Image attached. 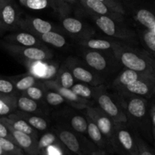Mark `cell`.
I'll return each instance as SVG.
<instances>
[{
    "mask_svg": "<svg viewBox=\"0 0 155 155\" xmlns=\"http://www.w3.org/2000/svg\"><path fill=\"white\" fill-rule=\"evenodd\" d=\"M116 94L127 117V124L145 140L152 142V126L149 116L150 100L136 95Z\"/></svg>",
    "mask_w": 155,
    "mask_h": 155,
    "instance_id": "cell-1",
    "label": "cell"
},
{
    "mask_svg": "<svg viewBox=\"0 0 155 155\" xmlns=\"http://www.w3.org/2000/svg\"><path fill=\"white\" fill-rule=\"evenodd\" d=\"M113 53L124 68L155 77V59L145 48L122 42L113 50Z\"/></svg>",
    "mask_w": 155,
    "mask_h": 155,
    "instance_id": "cell-2",
    "label": "cell"
},
{
    "mask_svg": "<svg viewBox=\"0 0 155 155\" xmlns=\"http://www.w3.org/2000/svg\"><path fill=\"white\" fill-rule=\"evenodd\" d=\"M94 23L106 36L116 40L136 45L139 39L136 31L126 24L125 21H119L105 15L89 14Z\"/></svg>",
    "mask_w": 155,
    "mask_h": 155,
    "instance_id": "cell-3",
    "label": "cell"
},
{
    "mask_svg": "<svg viewBox=\"0 0 155 155\" xmlns=\"http://www.w3.org/2000/svg\"><path fill=\"white\" fill-rule=\"evenodd\" d=\"M127 16L133 18L137 29L155 33V4L148 0H120Z\"/></svg>",
    "mask_w": 155,
    "mask_h": 155,
    "instance_id": "cell-4",
    "label": "cell"
},
{
    "mask_svg": "<svg viewBox=\"0 0 155 155\" xmlns=\"http://www.w3.org/2000/svg\"><path fill=\"white\" fill-rule=\"evenodd\" d=\"M53 131L64 147L74 155H95L101 151L91 141L84 137L85 136L68 127L58 126Z\"/></svg>",
    "mask_w": 155,
    "mask_h": 155,
    "instance_id": "cell-5",
    "label": "cell"
},
{
    "mask_svg": "<svg viewBox=\"0 0 155 155\" xmlns=\"http://www.w3.org/2000/svg\"><path fill=\"white\" fill-rule=\"evenodd\" d=\"M93 102L115 123L127 124V117L117 95L113 90H109L106 83L95 86Z\"/></svg>",
    "mask_w": 155,
    "mask_h": 155,
    "instance_id": "cell-6",
    "label": "cell"
},
{
    "mask_svg": "<svg viewBox=\"0 0 155 155\" xmlns=\"http://www.w3.org/2000/svg\"><path fill=\"white\" fill-rule=\"evenodd\" d=\"M80 55L83 61L93 71L105 79L115 71H119L121 65L117 61L113 51H98L83 48Z\"/></svg>",
    "mask_w": 155,
    "mask_h": 155,
    "instance_id": "cell-7",
    "label": "cell"
},
{
    "mask_svg": "<svg viewBox=\"0 0 155 155\" xmlns=\"http://www.w3.org/2000/svg\"><path fill=\"white\" fill-rule=\"evenodd\" d=\"M114 154L120 155H139L135 131L127 124L116 123L110 141Z\"/></svg>",
    "mask_w": 155,
    "mask_h": 155,
    "instance_id": "cell-8",
    "label": "cell"
},
{
    "mask_svg": "<svg viewBox=\"0 0 155 155\" xmlns=\"http://www.w3.org/2000/svg\"><path fill=\"white\" fill-rule=\"evenodd\" d=\"M2 46L13 57L21 62L23 61H46L51 60L53 54L46 46H22L8 43L5 41Z\"/></svg>",
    "mask_w": 155,
    "mask_h": 155,
    "instance_id": "cell-9",
    "label": "cell"
},
{
    "mask_svg": "<svg viewBox=\"0 0 155 155\" xmlns=\"http://www.w3.org/2000/svg\"><path fill=\"white\" fill-rule=\"evenodd\" d=\"M64 65L72 73L76 81L92 86L105 84L106 79L89 68L83 59L70 57L65 61Z\"/></svg>",
    "mask_w": 155,
    "mask_h": 155,
    "instance_id": "cell-10",
    "label": "cell"
},
{
    "mask_svg": "<svg viewBox=\"0 0 155 155\" xmlns=\"http://www.w3.org/2000/svg\"><path fill=\"white\" fill-rule=\"evenodd\" d=\"M84 110L86 116L96 124L110 146V141L114 131L116 123L95 104L89 106L84 109Z\"/></svg>",
    "mask_w": 155,
    "mask_h": 155,
    "instance_id": "cell-11",
    "label": "cell"
},
{
    "mask_svg": "<svg viewBox=\"0 0 155 155\" xmlns=\"http://www.w3.org/2000/svg\"><path fill=\"white\" fill-rule=\"evenodd\" d=\"M117 94L136 95L147 99L155 98V77H147L114 91Z\"/></svg>",
    "mask_w": 155,
    "mask_h": 155,
    "instance_id": "cell-12",
    "label": "cell"
},
{
    "mask_svg": "<svg viewBox=\"0 0 155 155\" xmlns=\"http://www.w3.org/2000/svg\"><path fill=\"white\" fill-rule=\"evenodd\" d=\"M61 18V26L67 33L77 39V41L92 37L95 30L80 18L66 15Z\"/></svg>",
    "mask_w": 155,
    "mask_h": 155,
    "instance_id": "cell-13",
    "label": "cell"
},
{
    "mask_svg": "<svg viewBox=\"0 0 155 155\" xmlns=\"http://www.w3.org/2000/svg\"><path fill=\"white\" fill-rule=\"evenodd\" d=\"M43 83L46 88L52 89L60 94L64 98L66 103H68L71 106V108L83 110L89 106L94 104L93 101L78 96L77 94H75L71 90V89H68V88L60 86L55 80L43 81Z\"/></svg>",
    "mask_w": 155,
    "mask_h": 155,
    "instance_id": "cell-14",
    "label": "cell"
},
{
    "mask_svg": "<svg viewBox=\"0 0 155 155\" xmlns=\"http://www.w3.org/2000/svg\"><path fill=\"white\" fill-rule=\"evenodd\" d=\"M21 12L14 0H6L0 6V23L6 31L19 30Z\"/></svg>",
    "mask_w": 155,
    "mask_h": 155,
    "instance_id": "cell-15",
    "label": "cell"
},
{
    "mask_svg": "<svg viewBox=\"0 0 155 155\" xmlns=\"http://www.w3.org/2000/svg\"><path fill=\"white\" fill-rule=\"evenodd\" d=\"M58 116H60V119L64 121L69 129L77 133L87 136L88 121L86 114H82L73 110H62L58 113Z\"/></svg>",
    "mask_w": 155,
    "mask_h": 155,
    "instance_id": "cell-16",
    "label": "cell"
},
{
    "mask_svg": "<svg viewBox=\"0 0 155 155\" xmlns=\"http://www.w3.org/2000/svg\"><path fill=\"white\" fill-rule=\"evenodd\" d=\"M18 27L19 30L27 31L36 36H39L52 30H56L54 26L49 21H45L39 18H32V17L20 18Z\"/></svg>",
    "mask_w": 155,
    "mask_h": 155,
    "instance_id": "cell-17",
    "label": "cell"
},
{
    "mask_svg": "<svg viewBox=\"0 0 155 155\" xmlns=\"http://www.w3.org/2000/svg\"><path fill=\"white\" fill-rule=\"evenodd\" d=\"M5 125L10 130L15 143L23 150L24 152L28 155H40L39 148H38L37 139L27 133L15 130L7 124Z\"/></svg>",
    "mask_w": 155,
    "mask_h": 155,
    "instance_id": "cell-18",
    "label": "cell"
},
{
    "mask_svg": "<svg viewBox=\"0 0 155 155\" xmlns=\"http://www.w3.org/2000/svg\"><path fill=\"white\" fill-rule=\"evenodd\" d=\"M82 7L88 14L105 15L119 21H126V16L110 10L107 6L99 0H79Z\"/></svg>",
    "mask_w": 155,
    "mask_h": 155,
    "instance_id": "cell-19",
    "label": "cell"
},
{
    "mask_svg": "<svg viewBox=\"0 0 155 155\" xmlns=\"http://www.w3.org/2000/svg\"><path fill=\"white\" fill-rule=\"evenodd\" d=\"M4 41L8 43L22 46H45V44L36 35L27 31L14 32L4 37Z\"/></svg>",
    "mask_w": 155,
    "mask_h": 155,
    "instance_id": "cell-20",
    "label": "cell"
},
{
    "mask_svg": "<svg viewBox=\"0 0 155 155\" xmlns=\"http://www.w3.org/2000/svg\"><path fill=\"white\" fill-rule=\"evenodd\" d=\"M87 136L90 139L91 142L104 154V155L114 154L113 150L110 148V145L104 137L102 133H101L99 129L98 128L96 124L89 117H87Z\"/></svg>",
    "mask_w": 155,
    "mask_h": 155,
    "instance_id": "cell-21",
    "label": "cell"
},
{
    "mask_svg": "<svg viewBox=\"0 0 155 155\" xmlns=\"http://www.w3.org/2000/svg\"><path fill=\"white\" fill-rule=\"evenodd\" d=\"M122 41L113 39H101V38H87L78 41V44L82 48L98 51H113V50L120 44Z\"/></svg>",
    "mask_w": 155,
    "mask_h": 155,
    "instance_id": "cell-22",
    "label": "cell"
},
{
    "mask_svg": "<svg viewBox=\"0 0 155 155\" xmlns=\"http://www.w3.org/2000/svg\"><path fill=\"white\" fill-rule=\"evenodd\" d=\"M147 77H154V76L142 74V73L137 72V71L124 68L123 71H120L116 76V77L110 85V88H111V90L115 91L117 89L124 87L127 85L133 83L136 80H139L140 79L145 78Z\"/></svg>",
    "mask_w": 155,
    "mask_h": 155,
    "instance_id": "cell-23",
    "label": "cell"
},
{
    "mask_svg": "<svg viewBox=\"0 0 155 155\" xmlns=\"http://www.w3.org/2000/svg\"><path fill=\"white\" fill-rule=\"evenodd\" d=\"M0 120L4 124L10 126L15 130H18L22 133H27L36 139H39V133L37 130L31 127L26 120L18 116L15 112L11 114L7 117H0Z\"/></svg>",
    "mask_w": 155,
    "mask_h": 155,
    "instance_id": "cell-24",
    "label": "cell"
},
{
    "mask_svg": "<svg viewBox=\"0 0 155 155\" xmlns=\"http://www.w3.org/2000/svg\"><path fill=\"white\" fill-rule=\"evenodd\" d=\"M15 112L38 132H45L49 129V120L43 116L44 114L25 113L20 110Z\"/></svg>",
    "mask_w": 155,
    "mask_h": 155,
    "instance_id": "cell-25",
    "label": "cell"
},
{
    "mask_svg": "<svg viewBox=\"0 0 155 155\" xmlns=\"http://www.w3.org/2000/svg\"><path fill=\"white\" fill-rule=\"evenodd\" d=\"M42 103L31 99L22 94H17V110L30 114H44Z\"/></svg>",
    "mask_w": 155,
    "mask_h": 155,
    "instance_id": "cell-26",
    "label": "cell"
},
{
    "mask_svg": "<svg viewBox=\"0 0 155 155\" xmlns=\"http://www.w3.org/2000/svg\"><path fill=\"white\" fill-rule=\"evenodd\" d=\"M9 77L12 80L18 94L22 93L31 86L39 84L42 82V80L36 78L30 73Z\"/></svg>",
    "mask_w": 155,
    "mask_h": 155,
    "instance_id": "cell-27",
    "label": "cell"
},
{
    "mask_svg": "<svg viewBox=\"0 0 155 155\" xmlns=\"http://www.w3.org/2000/svg\"><path fill=\"white\" fill-rule=\"evenodd\" d=\"M136 31L144 48L155 59V33L145 29H136Z\"/></svg>",
    "mask_w": 155,
    "mask_h": 155,
    "instance_id": "cell-28",
    "label": "cell"
},
{
    "mask_svg": "<svg viewBox=\"0 0 155 155\" xmlns=\"http://www.w3.org/2000/svg\"><path fill=\"white\" fill-rule=\"evenodd\" d=\"M17 110V94L0 93V117H7Z\"/></svg>",
    "mask_w": 155,
    "mask_h": 155,
    "instance_id": "cell-29",
    "label": "cell"
},
{
    "mask_svg": "<svg viewBox=\"0 0 155 155\" xmlns=\"http://www.w3.org/2000/svg\"><path fill=\"white\" fill-rule=\"evenodd\" d=\"M37 36L43 43H47L56 48H64L67 45V40L65 37L57 30L47 32Z\"/></svg>",
    "mask_w": 155,
    "mask_h": 155,
    "instance_id": "cell-30",
    "label": "cell"
},
{
    "mask_svg": "<svg viewBox=\"0 0 155 155\" xmlns=\"http://www.w3.org/2000/svg\"><path fill=\"white\" fill-rule=\"evenodd\" d=\"M54 80L60 86L65 88H68V89H71L76 82L72 73L65 66L64 64L62 65H60L57 77H56Z\"/></svg>",
    "mask_w": 155,
    "mask_h": 155,
    "instance_id": "cell-31",
    "label": "cell"
},
{
    "mask_svg": "<svg viewBox=\"0 0 155 155\" xmlns=\"http://www.w3.org/2000/svg\"><path fill=\"white\" fill-rule=\"evenodd\" d=\"M80 2L79 0H51V7L54 8L61 17L69 15L72 6Z\"/></svg>",
    "mask_w": 155,
    "mask_h": 155,
    "instance_id": "cell-32",
    "label": "cell"
},
{
    "mask_svg": "<svg viewBox=\"0 0 155 155\" xmlns=\"http://www.w3.org/2000/svg\"><path fill=\"white\" fill-rule=\"evenodd\" d=\"M71 89L78 96L85 98V99L93 101V96L94 93H95V86H89V85L86 84V83L77 81L75 82L74 86Z\"/></svg>",
    "mask_w": 155,
    "mask_h": 155,
    "instance_id": "cell-33",
    "label": "cell"
},
{
    "mask_svg": "<svg viewBox=\"0 0 155 155\" xmlns=\"http://www.w3.org/2000/svg\"><path fill=\"white\" fill-rule=\"evenodd\" d=\"M43 134L38 139V148H39L40 155H42L43 151L48 146L54 144H61L60 140L56 136L54 131H45L43 132Z\"/></svg>",
    "mask_w": 155,
    "mask_h": 155,
    "instance_id": "cell-34",
    "label": "cell"
},
{
    "mask_svg": "<svg viewBox=\"0 0 155 155\" xmlns=\"http://www.w3.org/2000/svg\"><path fill=\"white\" fill-rule=\"evenodd\" d=\"M47 62L48 61H23L21 63L27 68L28 73L42 80L46 71Z\"/></svg>",
    "mask_w": 155,
    "mask_h": 155,
    "instance_id": "cell-35",
    "label": "cell"
},
{
    "mask_svg": "<svg viewBox=\"0 0 155 155\" xmlns=\"http://www.w3.org/2000/svg\"><path fill=\"white\" fill-rule=\"evenodd\" d=\"M45 86L44 85L43 81L42 83H39L37 85L31 86L27 90L23 92L22 95L27 96L28 98H31V99L35 100V101H38L39 103L43 104L44 102V98H45Z\"/></svg>",
    "mask_w": 155,
    "mask_h": 155,
    "instance_id": "cell-36",
    "label": "cell"
},
{
    "mask_svg": "<svg viewBox=\"0 0 155 155\" xmlns=\"http://www.w3.org/2000/svg\"><path fill=\"white\" fill-rule=\"evenodd\" d=\"M44 102L51 107H58V106H60L66 103V101L57 92L45 87Z\"/></svg>",
    "mask_w": 155,
    "mask_h": 155,
    "instance_id": "cell-37",
    "label": "cell"
},
{
    "mask_svg": "<svg viewBox=\"0 0 155 155\" xmlns=\"http://www.w3.org/2000/svg\"><path fill=\"white\" fill-rule=\"evenodd\" d=\"M0 147L8 155H25L15 142L5 138L0 137Z\"/></svg>",
    "mask_w": 155,
    "mask_h": 155,
    "instance_id": "cell-38",
    "label": "cell"
},
{
    "mask_svg": "<svg viewBox=\"0 0 155 155\" xmlns=\"http://www.w3.org/2000/svg\"><path fill=\"white\" fill-rule=\"evenodd\" d=\"M24 7L31 10H42L51 7V0H19Z\"/></svg>",
    "mask_w": 155,
    "mask_h": 155,
    "instance_id": "cell-39",
    "label": "cell"
},
{
    "mask_svg": "<svg viewBox=\"0 0 155 155\" xmlns=\"http://www.w3.org/2000/svg\"><path fill=\"white\" fill-rule=\"evenodd\" d=\"M135 135H136V142L139 148V155H155L154 149L148 145L147 141L145 140L136 131H135Z\"/></svg>",
    "mask_w": 155,
    "mask_h": 155,
    "instance_id": "cell-40",
    "label": "cell"
},
{
    "mask_svg": "<svg viewBox=\"0 0 155 155\" xmlns=\"http://www.w3.org/2000/svg\"><path fill=\"white\" fill-rule=\"evenodd\" d=\"M60 65L58 64L56 62L48 60L47 62V68L45 71V75L42 78V81H49V80H54L57 77Z\"/></svg>",
    "mask_w": 155,
    "mask_h": 155,
    "instance_id": "cell-41",
    "label": "cell"
},
{
    "mask_svg": "<svg viewBox=\"0 0 155 155\" xmlns=\"http://www.w3.org/2000/svg\"><path fill=\"white\" fill-rule=\"evenodd\" d=\"M0 93L16 95L17 91L10 77L0 76Z\"/></svg>",
    "mask_w": 155,
    "mask_h": 155,
    "instance_id": "cell-42",
    "label": "cell"
},
{
    "mask_svg": "<svg viewBox=\"0 0 155 155\" xmlns=\"http://www.w3.org/2000/svg\"><path fill=\"white\" fill-rule=\"evenodd\" d=\"M99 1L104 3L106 6H107L113 12L127 16L125 9H124V6H123L122 3L120 0H99Z\"/></svg>",
    "mask_w": 155,
    "mask_h": 155,
    "instance_id": "cell-43",
    "label": "cell"
},
{
    "mask_svg": "<svg viewBox=\"0 0 155 155\" xmlns=\"http://www.w3.org/2000/svg\"><path fill=\"white\" fill-rule=\"evenodd\" d=\"M64 145L61 144H54L48 146L42 155H64L63 151Z\"/></svg>",
    "mask_w": 155,
    "mask_h": 155,
    "instance_id": "cell-44",
    "label": "cell"
},
{
    "mask_svg": "<svg viewBox=\"0 0 155 155\" xmlns=\"http://www.w3.org/2000/svg\"><path fill=\"white\" fill-rule=\"evenodd\" d=\"M0 137L5 138V139H10V140L15 142L14 138L13 136H12V133H11L10 130H8L7 126H6L5 124L1 120H0Z\"/></svg>",
    "mask_w": 155,
    "mask_h": 155,
    "instance_id": "cell-45",
    "label": "cell"
},
{
    "mask_svg": "<svg viewBox=\"0 0 155 155\" xmlns=\"http://www.w3.org/2000/svg\"><path fill=\"white\" fill-rule=\"evenodd\" d=\"M149 116L151 126L155 128V98H152L149 101Z\"/></svg>",
    "mask_w": 155,
    "mask_h": 155,
    "instance_id": "cell-46",
    "label": "cell"
},
{
    "mask_svg": "<svg viewBox=\"0 0 155 155\" xmlns=\"http://www.w3.org/2000/svg\"><path fill=\"white\" fill-rule=\"evenodd\" d=\"M152 137H153V143H154V151L155 152V128L152 127Z\"/></svg>",
    "mask_w": 155,
    "mask_h": 155,
    "instance_id": "cell-47",
    "label": "cell"
},
{
    "mask_svg": "<svg viewBox=\"0 0 155 155\" xmlns=\"http://www.w3.org/2000/svg\"><path fill=\"white\" fill-rule=\"evenodd\" d=\"M6 30H5V28L3 27V26L2 25V24L0 23V34H2V33H5Z\"/></svg>",
    "mask_w": 155,
    "mask_h": 155,
    "instance_id": "cell-48",
    "label": "cell"
},
{
    "mask_svg": "<svg viewBox=\"0 0 155 155\" xmlns=\"http://www.w3.org/2000/svg\"><path fill=\"white\" fill-rule=\"evenodd\" d=\"M0 155H8L4 151H3L2 148L1 147H0Z\"/></svg>",
    "mask_w": 155,
    "mask_h": 155,
    "instance_id": "cell-49",
    "label": "cell"
},
{
    "mask_svg": "<svg viewBox=\"0 0 155 155\" xmlns=\"http://www.w3.org/2000/svg\"><path fill=\"white\" fill-rule=\"evenodd\" d=\"M5 1H6V0H0V6H1L2 5L3 3H4Z\"/></svg>",
    "mask_w": 155,
    "mask_h": 155,
    "instance_id": "cell-50",
    "label": "cell"
}]
</instances>
